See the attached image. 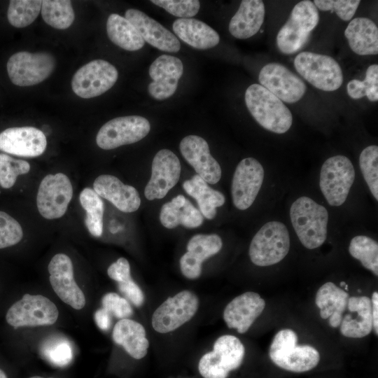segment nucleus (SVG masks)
Instances as JSON below:
<instances>
[{"label":"nucleus","mask_w":378,"mask_h":378,"mask_svg":"<svg viewBox=\"0 0 378 378\" xmlns=\"http://www.w3.org/2000/svg\"><path fill=\"white\" fill-rule=\"evenodd\" d=\"M290 218L299 240L305 248L314 249L325 242L329 214L323 206L309 197H300L291 204Z\"/></svg>","instance_id":"obj_1"},{"label":"nucleus","mask_w":378,"mask_h":378,"mask_svg":"<svg viewBox=\"0 0 378 378\" xmlns=\"http://www.w3.org/2000/svg\"><path fill=\"white\" fill-rule=\"evenodd\" d=\"M245 102L251 115L263 128L284 134L291 127L292 113L279 98L259 84H252L246 90Z\"/></svg>","instance_id":"obj_2"},{"label":"nucleus","mask_w":378,"mask_h":378,"mask_svg":"<svg viewBox=\"0 0 378 378\" xmlns=\"http://www.w3.org/2000/svg\"><path fill=\"white\" fill-rule=\"evenodd\" d=\"M269 356L279 368L296 373L309 371L320 361L319 352L312 346L298 345V335L291 330L274 335Z\"/></svg>","instance_id":"obj_3"},{"label":"nucleus","mask_w":378,"mask_h":378,"mask_svg":"<svg viewBox=\"0 0 378 378\" xmlns=\"http://www.w3.org/2000/svg\"><path fill=\"white\" fill-rule=\"evenodd\" d=\"M290 246V234L286 226L279 221H270L253 237L248 254L254 265L267 267L281 261L288 253Z\"/></svg>","instance_id":"obj_4"},{"label":"nucleus","mask_w":378,"mask_h":378,"mask_svg":"<svg viewBox=\"0 0 378 378\" xmlns=\"http://www.w3.org/2000/svg\"><path fill=\"white\" fill-rule=\"evenodd\" d=\"M244 355L245 348L239 338L222 335L214 342L213 351L200 358L199 372L204 378H227L231 371L240 367Z\"/></svg>","instance_id":"obj_5"},{"label":"nucleus","mask_w":378,"mask_h":378,"mask_svg":"<svg viewBox=\"0 0 378 378\" xmlns=\"http://www.w3.org/2000/svg\"><path fill=\"white\" fill-rule=\"evenodd\" d=\"M354 179L351 161L344 155H337L328 158L322 164L319 186L328 203L339 206L346 200Z\"/></svg>","instance_id":"obj_6"},{"label":"nucleus","mask_w":378,"mask_h":378,"mask_svg":"<svg viewBox=\"0 0 378 378\" xmlns=\"http://www.w3.org/2000/svg\"><path fill=\"white\" fill-rule=\"evenodd\" d=\"M294 66L300 75L321 90L335 91L342 84V69L328 55L302 52L295 57Z\"/></svg>","instance_id":"obj_7"},{"label":"nucleus","mask_w":378,"mask_h":378,"mask_svg":"<svg viewBox=\"0 0 378 378\" xmlns=\"http://www.w3.org/2000/svg\"><path fill=\"white\" fill-rule=\"evenodd\" d=\"M55 59L46 52H18L8 60L7 71L11 82L18 86H31L46 79L54 71Z\"/></svg>","instance_id":"obj_8"},{"label":"nucleus","mask_w":378,"mask_h":378,"mask_svg":"<svg viewBox=\"0 0 378 378\" xmlns=\"http://www.w3.org/2000/svg\"><path fill=\"white\" fill-rule=\"evenodd\" d=\"M58 316L56 305L48 298L25 294L8 309L6 320L14 328L33 327L54 324Z\"/></svg>","instance_id":"obj_9"},{"label":"nucleus","mask_w":378,"mask_h":378,"mask_svg":"<svg viewBox=\"0 0 378 378\" xmlns=\"http://www.w3.org/2000/svg\"><path fill=\"white\" fill-rule=\"evenodd\" d=\"M150 130V124L144 117L127 115L113 118L99 130L96 142L104 150L136 143L144 139Z\"/></svg>","instance_id":"obj_10"},{"label":"nucleus","mask_w":378,"mask_h":378,"mask_svg":"<svg viewBox=\"0 0 378 378\" xmlns=\"http://www.w3.org/2000/svg\"><path fill=\"white\" fill-rule=\"evenodd\" d=\"M199 307V299L192 291L185 290L168 298L154 312L152 326L160 333L175 330L196 314Z\"/></svg>","instance_id":"obj_11"},{"label":"nucleus","mask_w":378,"mask_h":378,"mask_svg":"<svg viewBox=\"0 0 378 378\" xmlns=\"http://www.w3.org/2000/svg\"><path fill=\"white\" fill-rule=\"evenodd\" d=\"M73 196V187L63 173L48 174L41 181L37 195L36 206L46 219L59 218L66 213Z\"/></svg>","instance_id":"obj_12"},{"label":"nucleus","mask_w":378,"mask_h":378,"mask_svg":"<svg viewBox=\"0 0 378 378\" xmlns=\"http://www.w3.org/2000/svg\"><path fill=\"white\" fill-rule=\"evenodd\" d=\"M116 68L104 59H94L80 67L74 75V92L84 99L95 97L106 92L117 81Z\"/></svg>","instance_id":"obj_13"},{"label":"nucleus","mask_w":378,"mask_h":378,"mask_svg":"<svg viewBox=\"0 0 378 378\" xmlns=\"http://www.w3.org/2000/svg\"><path fill=\"white\" fill-rule=\"evenodd\" d=\"M264 174L262 164L253 158L239 162L231 186L232 202L237 209L246 210L253 204L262 185Z\"/></svg>","instance_id":"obj_14"},{"label":"nucleus","mask_w":378,"mask_h":378,"mask_svg":"<svg viewBox=\"0 0 378 378\" xmlns=\"http://www.w3.org/2000/svg\"><path fill=\"white\" fill-rule=\"evenodd\" d=\"M258 80L260 85L286 103L298 102L307 90L305 83L300 77L278 63L264 66L259 73Z\"/></svg>","instance_id":"obj_15"},{"label":"nucleus","mask_w":378,"mask_h":378,"mask_svg":"<svg viewBox=\"0 0 378 378\" xmlns=\"http://www.w3.org/2000/svg\"><path fill=\"white\" fill-rule=\"evenodd\" d=\"M51 286L57 296L75 309L85 305V295L74 277V267L70 258L64 253L55 255L48 266Z\"/></svg>","instance_id":"obj_16"},{"label":"nucleus","mask_w":378,"mask_h":378,"mask_svg":"<svg viewBox=\"0 0 378 378\" xmlns=\"http://www.w3.org/2000/svg\"><path fill=\"white\" fill-rule=\"evenodd\" d=\"M181 170L180 161L172 150H159L153 160L151 176L144 190L146 197L153 200L165 197L178 183Z\"/></svg>","instance_id":"obj_17"},{"label":"nucleus","mask_w":378,"mask_h":378,"mask_svg":"<svg viewBox=\"0 0 378 378\" xmlns=\"http://www.w3.org/2000/svg\"><path fill=\"white\" fill-rule=\"evenodd\" d=\"M149 95L157 100H164L176 92L178 80L183 73V64L180 59L169 55H162L149 67Z\"/></svg>","instance_id":"obj_18"},{"label":"nucleus","mask_w":378,"mask_h":378,"mask_svg":"<svg viewBox=\"0 0 378 378\" xmlns=\"http://www.w3.org/2000/svg\"><path fill=\"white\" fill-rule=\"evenodd\" d=\"M44 133L34 127H9L0 133V150L18 156L34 158L46 148Z\"/></svg>","instance_id":"obj_19"},{"label":"nucleus","mask_w":378,"mask_h":378,"mask_svg":"<svg viewBox=\"0 0 378 378\" xmlns=\"http://www.w3.org/2000/svg\"><path fill=\"white\" fill-rule=\"evenodd\" d=\"M179 148L185 160L206 183L215 184L220 181V166L211 155L209 145L202 137L187 136L181 140Z\"/></svg>","instance_id":"obj_20"},{"label":"nucleus","mask_w":378,"mask_h":378,"mask_svg":"<svg viewBox=\"0 0 378 378\" xmlns=\"http://www.w3.org/2000/svg\"><path fill=\"white\" fill-rule=\"evenodd\" d=\"M222 246V239L216 234L194 235L187 244V252L179 261L182 274L189 279L199 278L202 262L218 253Z\"/></svg>","instance_id":"obj_21"},{"label":"nucleus","mask_w":378,"mask_h":378,"mask_svg":"<svg viewBox=\"0 0 378 378\" xmlns=\"http://www.w3.org/2000/svg\"><path fill=\"white\" fill-rule=\"evenodd\" d=\"M265 300L255 292L248 291L231 300L223 311V319L229 328L243 334L248 331L262 314Z\"/></svg>","instance_id":"obj_22"},{"label":"nucleus","mask_w":378,"mask_h":378,"mask_svg":"<svg viewBox=\"0 0 378 378\" xmlns=\"http://www.w3.org/2000/svg\"><path fill=\"white\" fill-rule=\"evenodd\" d=\"M125 18L136 27L144 41L150 46L164 52L179 51L181 43L177 37L144 12L130 8L126 10Z\"/></svg>","instance_id":"obj_23"},{"label":"nucleus","mask_w":378,"mask_h":378,"mask_svg":"<svg viewBox=\"0 0 378 378\" xmlns=\"http://www.w3.org/2000/svg\"><path fill=\"white\" fill-rule=\"evenodd\" d=\"M93 190L122 212H134L140 206L141 198L136 189L124 184L116 176L108 174L99 176L93 183Z\"/></svg>","instance_id":"obj_24"},{"label":"nucleus","mask_w":378,"mask_h":378,"mask_svg":"<svg viewBox=\"0 0 378 378\" xmlns=\"http://www.w3.org/2000/svg\"><path fill=\"white\" fill-rule=\"evenodd\" d=\"M265 5L260 0H243L229 23V31L235 38L246 39L260 29L265 18Z\"/></svg>","instance_id":"obj_25"},{"label":"nucleus","mask_w":378,"mask_h":378,"mask_svg":"<svg viewBox=\"0 0 378 378\" xmlns=\"http://www.w3.org/2000/svg\"><path fill=\"white\" fill-rule=\"evenodd\" d=\"M160 220L168 229L179 225L186 228H195L202 224L204 216L188 199L178 195L162 205Z\"/></svg>","instance_id":"obj_26"},{"label":"nucleus","mask_w":378,"mask_h":378,"mask_svg":"<svg viewBox=\"0 0 378 378\" xmlns=\"http://www.w3.org/2000/svg\"><path fill=\"white\" fill-rule=\"evenodd\" d=\"M346 307L350 312H356L359 318H354L351 314L342 317L340 325L341 334L351 338H361L368 335L372 330V303L370 298L350 297Z\"/></svg>","instance_id":"obj_27"},{"label":"nucleus","mask_w":378,"mask_h":378,"mask_svg":"<svg viewBox=\"0 0 378 378\" xmlns=\"http://www.w3.org/2000/svg\"><path fill=\"white\" fill-rule=\"evenodd\" d=\"M175 34L190 46L199 50L218 44L220 36L209 25L194 18H178L172 25Z\"/></svg>","instance_id":"obj_28"},{"label":"nucleus","mask_w":378,"mask_h":378,"mask_svg":"<svg viewBox=\"0 0 378 378\" xmlns=\"http://www.w3.org/2000/svg\"><path fill=\"white\" fill-rule=\"evenodd\" d=\"M146 335L144 326L130 318L118 321L112 333L114 342L135 359H141L147 354L149 342Z\"/></svg>","instance_id":"obj_29"},{"label":"nucleus","mask_w":378,"mask_h":378,"mask_svg":"<svg viewBox=\"0 0 378 378\" xmlns=\"http://www.w3.org/2000/svg\"><path fill=\"white\" fill-rule=\"evenodd\" d=\"M344 35L355 53L359 55L378 53V28L370 19H353L346 28Z\"/></svg>","instance_id":"obj_30"},{"label":"nucleus","mask_w":378,"mask_h":378,"mask_svg":"<svg viewBox=\"0 0 378 378\" xmlns=\"http://www.w3.org/2000/svg\"><path fill=\"white\" fill-rule=\"evenodd\" d=\"M182 186L185 192L196 200L200 211L209 220L216 216V208L223 206L225 202L223 193L209 187L197 174L185 181Z\"/></svg>","instance_id":"obj_31"},{"label":"nucleus","mask_w":378,"mask_h":378,"mask_svg":"<svg viewBox=\"0 0 378 378\" xmlns=\"http://www.w3.org/2000/svg\"><path fill=\"white\" fill-rule=\"evenodd\" d=\"M106 32L114 44L128 51L140 50L145 43L136 27L125 18L116 13L108 16Z\"/></svg>","instance_id":"obj_32"},{"label":"nucleus","mask_w":378,"mask_h":378,"mask_svg":"<svg viewBox=\"0 0 378 378\" xmlns=\"http://www.w3.org/2000/svg\"><path fill=\"white\" fill-rule=\"evenodd\" d=\"M108 276L118 282V288L134 306L139 307L144 302V294L139 286L133 281L130 274V266L125 258H118L107 270Z\"/></svg>","instance_id":"obj_33"},{"label":"nucleus","mask_w":378,"mask_h":378,"mask_svg":"<svg viewBox=\"0 0 378 378\" xmlns=\"http://www.w3.org/2000/svg\"><path fill=\"white\" fill-rule=\"evenodd\" d=\"M349 298L348 293L334 283L324 284L318 290L315 298V303L320 309V316L326 319L335 312L342 314L346 309Z\"/></svg>","instance_id":"obj_34"},{"label":"nucleus","mask_w":378,"mask_h":378,"mask_svg":"<svg viewBox=\"0 0 378 378\" xmlns=\"http://www.w3.org/2000/svg\"><path fill=\"white\" fill-rule=\"evenodd\" d=\"M79 200L81 206L86 212L85 223L89 232L95 237H99L103 232L104 202L95 191L90 188H85L80 194Z\"/></svg>","instance_id":"obj_35"},{"label":"nucleus","mask_w":378,"mask_h":378,"mask_svg":"<svg viewBox=\"0 0 378 378\" xmlns=\"http://www.w3.org/2000/svg\"><path fill=\"white\" fill-rule=\"evenodd\" d=\"M41 10L45 22L58 29L69 28L75 18L71 1L68 0H43Z\"/></svg>","instance_id":"obj_36"},{"label":"nucleus","mask_w":378,"mask_h":378,"mask_svg":"<svg viewBox=\"0 0 378 378\" xmlns=\"http://www.w3.org/2000/svg\"><path fill=\"white\" fill-rule=\"evenodd\" d=\"M350 255L358 260L362 265L378 276V244L365 235L353 237L349 246Z\"/></svg>","instance_id":"obj_37"},{"label":"nucleus","mask_w":378,"mask_h":378,"mask_svg":"<svg viewBox=\"0 0 378 378\" xmlns=\"http://www.w3.org/2000/svg\"><path fill=\"white\" fill-rule=\"evenodd\" d=\"M310 33L289 18L279 29L276 36L279 50L284 54H293L300 50L307 43Z\"/></svg>","instance_id":"obj_38"},{"label":"nucleus","mask_w":378,"mask_h":378,"mask_svg":"<svg viewBox=\"0 0 378 378\" xmlns=\"http://www.w3.org/2000/svg\"><path fill=\"white\" fill-rule=\"evenodd\" d=\"M40 352L45 359L57 367L66 366L73 358L69 340L60 335L47 337L40 346Z\"/></svg>","instance_id":"obj_39"},{"label":"nucleus","mask_w":378,"mask_h":378,"mask_svg":"<svg viewBox=\"0 0 378 378\" xmlns=\"http://www.w3.org/2000/svg\"><path fill=\"white\" fill-rule=\"evenodd\" d=\"M41 4V0L10 1L7 11L9 23L17 28L27 27L37 18Z\"/></svg>","instance_id":"obj_40"},{"label":"nucleus","mask_w":378,"mask_h":378,"mask_svg":"<svg viewBox=\"0 0 378 378\" xmlns=\"http://www.w3.org/2000/svg\"><path fill=\"white\" fill-rule=\"evenodd\" d=\"M360 169L363 178L375 200H378V146L365 148L359 156Z\"/></svg>","instance_id":"obj_41"},{"label":"nucleus","mask_w":378,"mask_h":378,"mask_svg":"<svg viewBox=\"0 0 378 378\" xmlns=\"http://www.w3.org/2000/svg\"><path fill=\"white\" fill-rule=\"evenodd\" d=\"M29 170L28 162L0 153V185L4 188L13 187L17 177L28 173Z\"/></svg>","instance_id":"obj_42"},{"label":"nucleus","mask_w":378,"mask_h":378,"mask_svg":"<svg viewBox=\"0 0 378 378\" xmlns=\"http://www.w3.org/2000/svg\"><path fill=\"white\" fill-rule=\"evenodd\" d=\"M290 18L300 24L306 31L311 33L318 23L319 15L314 3L304 0L294 6Z\"/></svg>","instance_id":"obj_43"},{"label":"nucleus","mask_w":378,"mask_h":378,"mask_svg":"<svg viewBox=\"0 0 378 378\" xmlns=\"http://www.w3.org/2000/svg\"><path fill=\"white\" fill-rule=\"evenodd\" d=\"M22 237L20 223L7 213L0 211V249L17 244Z\"/></svg>","instance_id":"obj_44"},{"label":"nucleus","mask_w":378,"mask_h":378,"mask_svg":"<svg viewBox=\"0 0 378 378\" xmlns=\"http://www.w3.org/2000/svg\"><path fill=\"white\" fill-rule=\"evenodd\" d=\"M154 4L164 8L169 13L180 18H190L199 11L198 0H152Z\"/></svg>","instance_id":"obj_45"},{"label":"nucleus","mask_w":378,"mask_h":378,"mask_svg":"<svg viewBox=\"0 0 378 378\" xmlns=\"http://www.w3.org/2000/svg\"><path fill=\"white\" fill-rule=\"evenodd\" d=\"M314 5L321 10L335 11L344 21L351 20L354 15L360 1L359 0H314Z\"/></svg>","instance_id":"obj_46"},{"label":"nucleus","mask_w":378,"mask_h":378,"mask_svg":"<svg viewBox=\"0 0 378 378\" xmlns=\"http://www.w3.org/2000/svg\"><path fill=\"white\" fill-rule=\"evenodd\" d=\"M102 308L117 318H128L133 314L128 300L115 293H107L102 299Z\"/></svg>","instance_id":"obj_47"},{"label":"nucleus","mask_w":378,"mask_h":378,"mask_svg":"<svg viewBox=\"0 0 378 378\" xmlns=\"http://www.w3.org/2000/svg\"><path fill=\"white\" fill-rule=\"evenodd\" d=\"M366 88V97L370 102L378 100V65L372 64L368 66L365 78L363 80Z\"/></svg>","instance_id":"obj_48"},{"label":"nucleus","mask_w":378,"mask_h":378,"mask_svg":"<svg viewBox=\"0 0 378 378\" xmlns=\"http://www.w3.org/2000/svg\"><path fill=\"white\" fill-rule=\"evenodd\" d=\"M349 96L354 99H358L366 96V88L363 80L354 79L346 85Z\"/></svg>","instance_id":"obj_49"},{"label":"nucleus","mask_w":378,"mask_h":378,"mask_svg":"<svg viewBox=\"0 0 378 378\" xmlns=\"http://www.w3.org/2000/svg\"><path fill=\"white\" fill-rule=\"evenodd\" d=\"M97 326L102 330H108L112 323L111 314L104 308L97 309L94 315Z\"/></svg>","instance_id":"obj_50"},{"label":"nucleus","mask_w":378,"mask_h":378,"mask_svg":"<svg viewBox=\"0 0 378 378\" xmlns=\"http://www.w3.org/2000/svg\"><path fill=\"white\" fill-rule=\"evenodd\" d=\"M372 329L376 335H378V293L374 291L372 295Z\"/></svg>","instance_id":"obj_51"},{"label":"nucleus","mask_w":378,"mask_h":378,"mask_svg":"<svg viewBox=\"0 0 378 378\" xmlns=\"http://www.w3.org/2000/svg\"><path fill=\"white\" fill-rule=\"evenodd\" d=\"M328 318L330 326L332 328H337L342 322V314L335 312Z\"/></svg>","instance_id":"obj_52"},{"label":"nucleus","mask_w":378,"mask_h":378,"mask_svg":"<svg viewBox=\"0 0 378 378\" xmlns=\"http://www.w3.org/2000/svg\"><path fill=\"white\" fill-rule=\"evenodd\" d=\"M0 378H8L6 373L0 369Z\"/></svg>","instance_id":"obj_53"},{"label":"nucleus","mask_w":378,"mask_h":378,"mask_svg":"<svg viewBox=\"0 0 378 378\" xmlns=\"http://www.w3.org/2000/svg\"><path fill=\"white\" fill-rule=\"evenodd\" d=\"M346 284L345 282H344V281L340 282V286H344Z\"/></svg>","instance_id":"obj_54"},{"label":"nucleus","mask_w":378,"mask_h":378,"mask_svg":"<svg viewBox=\"0 0 378 378\" xmlns=\"http://www.w3.org/2000/svg\"><path fill=\"white\" fill-rule=\"evenodd\" d=\"M29 378H44V377H39V376H34V377H29Z\"/></svg>","instance_id":"obj_55"},{"label":"nucleus","mask_w":378,"mask_h":378,"mask_svg":"<svg viewBox=\"0 0 378 378\" xmlns=\"http://www.w3.org/2000/svg\"><path fill=\"white\" fill-rule=\"evenodd\" d=\"M348 290V285L346 284V285H345V290Z\"/></svg>","instance_id":"obj_56"}]
</instances>
